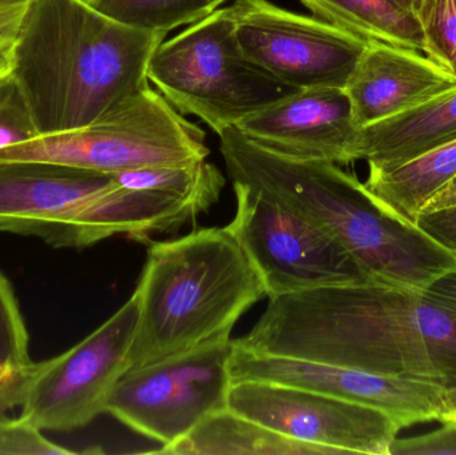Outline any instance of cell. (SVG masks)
<instances>
[{
    "label": "cell",
    "mask_w": 456,
    "mask_h": 455,
    "mask_svg": "<svg viewBox=\"0 0 456 455\" xmlns=\"http://www.w3.org/2000/svg\"><path fill=\"white\" fill-rule=\"evenodd\" d=\"M235 344L259 354L321 361L456 387V321L419 291L379 282L271 298Z\"/></svg>",
    "instance_id": "obj_1"
},
{
    "label": "cell",
    "mask_w": 456,
    "mask_h": 455,
    "mask_svg": "<svg viewBox=\"0 0 456 455\" xmlns=\"http://www.w3.org/2000/svg\"><path fill=\"white\" fill-rule=\"evenodd\" d=\"M166 35L114 20L88 0H32L10 75L39 135L93 125L150 87V61Z\"/></svg>",
    "instance_id": "obj_2"
},
{
    "label": "cell",
    "mask_w": 456,
    "mask_h": 455,
    "mask_svg": "<svg viewBox=\"0 0 456 455\" xmlns=\"http://www.w3.org/2000/svg\"><path fill=\"white\" fill-rule=\"evenodd\" d=\"M219 139L231 181L262 187L329 232L374 282L425 293L442 275L455 272L454 254L417 223L388 210L335 163L273 154L236 127Z\"/></svg>",
    "instance_id": "obj_3"
},
{
    "label": "cell",
    "mask_w": 456,
    "mask_h": 455,
    "mask_svg": "<svg viewBox=\"0 0 456 455\" xmlns=\"http://www.w3.org/2000/svg\"><path fill=\"white\" fill-rule=\"evenodd\" d=\"M135 294L130 370L230 338L241 315L267 297L227 227L152 243Z\"/></svg>",
    "instance_id": "obj_4"
},
{
    "label": "cell",
    "mask_w": 456,
    "mask_h": 455,
    "mask_svg": "<svg viewBox=\"0 0 456 455\" xmlns=\"http://www.w3.org/2000/svg\"><path fill=\"white\" fill-rule=\"evenodd\" d=\"M147 77L176 111L200 118L218 135L295 91L247 58L230 5L163 40Z\"/></svg>",
    "instance_id": "obj_5"
},
{
    "label": "cell",
    "mask_w": 456,
    "mask_h": 455,
    "mask_svg": "<svg viewBox=\"0 0 456 455\" xmlns=\"http://www.w3.org/2000/svg\"><path fill=\"white\" fill-rule=\"evenodd\" d=\"M208 155L205 131L151 87L93 125L0 150V160H37L103 174L202 162Z\"/></svg>",
    "instance_id": "obj_6"
},
{
    "label": "cell",
    "mask_w": 456,
    "mask_h": 455,
    "mask_svg": "<svg viewBox=\"0 0 456 455\" xmlns=\"http://www.w3.org/2000/svg\"><path fill=\"white\" fill-rule=\"evenodd\" d=\"M232 186L236 211L226 227L259 274L268 298L374 282L335 238L270 192L243 182Z\"/></svg>",
    "instance_id": "obj_7"
},
{
    "label": "cell",
    "mask_w": 456,
    "mask_h": 455,
    "mask_svg": "<svg viewBox=\"0 0 456 455\" xmlns=\"http://www.w3.org/2000/svg\"><path fill=\"white\" fill-rule=\"evenodd\" d=\"M231 338L131 369L119 379L106 413L133 429L173 445L208 417L227 408Z\"/></svg>",
    "instance_id": "obj_8"
},
{
    "label": "cell",
    "mask_w": 456,
    "mask_h": 455,
    "mask_svg": "<svg viewBox=\"0 0 456 455\" xmlns=\"http://www.w3.org/2000/svg\"><path fill=\"white\" fill-rule=\"evenodd\" d=\"M138 318V297L134 293L79 344L35 363L19 417L43 432H71L106 413L115 386L130 370Z\"/></svg>",
    "instance_id": "obj_9"
},
{
    "label": "cell",
    "mask_w": 456,
    "mask_h": 455,
    "mask_svg": "<svg viewBox=\"0 0 456 455\" xmlns=\"http://www.w3.org/2000/svg\"><path fill=\"white\" fill-rule=\"evenodd\" d=\"M230 10L247 58L292 90L345 88L370 45L316 16L268 0H235Z\"/></svg>",
    "instance_id": "obj_10"
},
{
    "label": "cell",
    "mask_w": 456,
    "mask_h": 455,
    "mask_svg": "<svg viewBox=\"0 0 456 455\" xmlns=\"http://www.w3.org/2000/svg\"><path fill=\"white\" fill-rule=\"evenodd\" d=\"M227 408L326 454L390 455L402 430L379 409L275 382H232Z\"/></svg>",
    "instance_id": "obj_11"
},
{
    "label": "cell",
    "mask_w": 456,
    "mask_h": 455,
    "mask_svg": "<svg viewBox=\"0 0 456 455\" xmlns=\"http://www.w3.org/2000/svg\"><path fill=\"white\" fill-rule=\"evenodd\" d=\"M231 384L265 381L289 385L385 411L401 429L439 421L446 406L447 389L436 382L380 376L321 361L259 354L233 341L230 358Z\"/></svg>",
    "instance_id": "obj_12"
},
{
    "label": "cell",
    "mask_w": 456,
    "mask_h": 455,
    "mask_svg": "<svg viewBox=\"0 0 456 455\" xmlns=\"http://www.w3.org/2000/svg\"><path fill=\"white\" fill-rule=\"evenodd\" d=\"M236 128L256 146L291 159L335 165L359 160L361 127L345 88L292 91L244 118Z\"/></svg>",
    "instance_id": "obj_13"
},
{
    "label": "cell",
    "mask_w": 456,
    "mask_h": 455,
    "mask_svg": "<svg viewBox=\"0 0 456 455\" xmlns=\"http://www.w3.org/2000/svg\"><path fill=\"white\" fill-rule=\"evenodd\" d=\"M456 87V77L426 53L370 43L345 90L363 128L415 109Z\"/></svg>",
    "instance_id": "obj_14"
},
{
    "label": "cell",
    "mask_w": 456,
    "mask_h": 455,
    "mask_svg": "<svg viewBox=\"0 0 456 455\" xmlns=\"http://www.w3.org/2000/svg\"><path fill=\"white\" fill-rule=\"evenodd\" d=\"M112 181V174L37 160H0V230L31 235Z\"/></svg>",
    "instance_id": "obj_15"
},
{
    "label": "cell",
    "mask_w": 456,
    "mask_h": 455,
    "mask_svg": "<svg viewBox=\"0 0 456 455\" xmlns=\"http://www.w3.org/2000/svg\"><path fill=\"white\" fill-rule=\"evenodd\" d=\"M456 138V87L415 109L361 128L359 160L387 170Z\"/></svg>",
    "instance_id": "obj_16"
},
{
    "label": "cell",
    "mask_w": 456,
    "mask_h": 455,
    "mask_svg": "<svg viewBox=\"0 0 456 455\" xmlns=\"http://www.w3.org/2000/svg\"><path fill=\"white\" fill-rule=\"evenodd\" d=\"M155 454L167 455H308L322 449L284 437L230 409L200 422L186 437L163 446Z\"/></svg>",
    "instance_id": "obj_17"
},
{
    "label": "cell",
    "mask_w": 456,
    "mask_h": 455,
    "mask_svg": "<svg viewBox=\"0 0 456 455\" xmlns=\"http://www.w3.org/2000/svg\"><path fill=\"white\" fill-rule=\"evenodd\" d=\"M454 178L456 138L396 167L370 170L364 186L388 210L417 223L426 203Z\"/></svg>",
    "instance_id": "obj_18"
},
{
    "label": "cell",
    "mask_w": 456,
    "mask_h": 455,
    "mask_svg": "<svg viewBox=\"0 0 456 455\" xmlns=\"http://www.w3.org/2000/svg\"><path fill=\"white\" fill-rule=\"evenodd\" d=\"M314 16L370 43L425 51L417 16L388 0H300Z\"/></svg>",
    "instance_id": "obj_19"
},
{
    "label": "cell",
    "mask_w": 456,
    "mask_h": 455,
    "mask_svg": "<svg viewBox=\"0 0 456 455\" xmlns=\"http://www.w3.org/2000/svg\"><path fill=\"white\" fill-rule=\"evenodd\" d=\"M104 15L134 28L168 32L214 12L210 0H88Z\"/></svg>",
    "instance_id": "obj_20"
},
{
    "label": "cell",
    "mask_w": 456,
    "mask_h": 455,
    "mask_svg": "<svg viewBox=\"0 0 456 455\" xmlns=\"http://www.w3.org/2000/svg\"><path fill=\"white\" fill-rule=\"evenodd\" d=\"M417 18L423 53L456 77V0H423Z\"/></svg>",
    "instance_id": "obj_21"
},
{
    "label": "cell",
    "mask_w": 456,
    "mask_h": 455,
    "mask_svg": "<svg viewBox=\"0 0 456 455\" xmlns=\"http://www.w3.org/2000/svg\"><path fill=\"white\" fill-rule=\"evenodd\" d=\"M39 136L28 104L10 74L0 77V150Z\"/></svg>",
    "instance_id": "obj_22"
},
{
    "label": "cell",
    "mask_w": 456,
    "mask_h": 455,
    "mask_svg": "<svg viewBox=\"0 0 456 455\" xmlns=\"http://www.w3.org/2000/svg\"><path fill=\"white\" fill-rule=\"evenodd\" d=\"M29 337L12 286L0 272V360L31 363Z\"/></svg>",
    "instance_id": "obj_23"
},
{
    "label": "cell",
    "mask_w": 456,
    "mask_h": 455,
    "mask_svg": "<svg viewBox=\"0 0 456 455\" xmlns=\"http://www.w3.org/2000/svg\"><path fill=\"white\" fill-rule=\"evenodd\" d=\"M67 455L77 451L61 448L23 418H8L0 421V455Z\"/></svg>",
    "instance_id": "obj_24"
},
{
    "label": "cell",
    "mask_w": 456,
    "mask_h": 455,
    "mask_svg": "<svg viewBox=\"0 0 456 455\" xmlns=\"http://www.w3.org/2000/svg\"><path fill=\"white\" fill-rule=\"evenodd\" d=\"M35 362L16 363L0 360V421L20 408L34 374Z\"/></svg>",
    "instance_id": "obj_25"
},
{
    "label": "cell",
    "mask_w": 456,
    "mask_h": 455,
    "mask_svg": "<svg viewBox=\"0 0 456 455\" xmlns=\"http://www.w3.org/2000/svg\"><path fill=\"white\" fill-rule=\"evenodd\" d=\"M444 427L419 437L396 438L390 455H456V425L442 422Z\"/></svg>",
    "instance_id": "obj_26"
},
{
    "label": "cell",
    "mask_w": 456,
    "mask_h": 455,
    "mask_svg": "<svg viewBox=\"0 0 456 455\" xmlns=\"http://www.w3.org/2000/svg\"><path fill=\"white\" fill-rule=\"evenodd\" d=\"M417 224L456 256V206L422 213L418 216Z\"/></svg>",
    "instance_id": "obj_27"
},
{
    "label": "cell",
    "mask_w": 456,
    "mask_h": 455,
    "mask_svg": "<svg viewBox=\"0 0 456 455\" xmlns=\"http://www.w3.org/2000/svg\"><path fill=\"white\" fill-rule=\"evenodd\" d=\"M32 0H0V48H10L18 37Z\"/></svg>",
    "instance_id": "obj_28"
},
{
    "label": "cell",
    "mask_w": 456,
    "mask_h": 455,
    "mask_svg": "<svg viewBox=\"0 0 456 455\" xmlns=\"http://www.w3.org/2000/svg\"><path fill=\"white\" fill-rule=\"evenodd\" d=\"M425 296L446 310L456 321V270L442 275L436 282L431 283L425 291Z\"/></svg>",
    "instance_id": "obj_29"
},
{
    "label": "cell",
    "mask_w": 456,
    "mask_h": 455,
    "mask_svg": "<svg viewBox=\"0 0 456 455\" xmlns=\"http://www.w3.org/2000/svg\"><path fill=\"white\" fill-rule=\"evenodd\" d=\"M454 206H456V178L452 179L447 186H444L441 191L436 192V194L426 203L422 213L444 210V208L454 207Z\"/></svg>",
    "instance_id": "obj_30"
},
{
    "label": "cell",
    "mask_w": 456,
    "mask_h": 455,
    "mask_svg": "<svg viewBox=\"0 0 456 455\" xmlns=\"http://www.w3.org/2000/svg\"><path fill=\"white\" fill-rule=\"evenodd\" d=\"M439 421L452 422L456 425V387L447 390L446 406H444V414Z\"/></svg>",
    "instance_id": "obj_31"
},
{
    "label": "cell",
    "mask_w": 456,
    "mask_h": 455,
    "mask_svg": "<svg viewBox=\"0 0 456 455\" xmlns=\"http://www.w3.org/2000/svg\"><path fill=\"white\" fill-rule=\"evenodd\" d=\"M388 2L395 5L396 8H399V10L403 11V12L417 16L423 0H388Z\"/></svg>",
    "instance_id": "obj_32"
},
{
    "label": "cell",
    "mask_w": 456,
    "mask_h": 455,
    "mask_svg": "<svg viewBox=\"0 0 456 455\" xmlns=\"http://www.w3.org/2000/svg\"><path fill=\"white\" fill-rule=\"evenodd\" d=\"M10 48H0V77H5V75L10 74Z\"/></svg>",
    "instance_id": "obj_33"
},
{
    "label": "cell",
    "mask_w": 456,
    "mask_h": 455,
    "mask_svg": "<svg viewBox=\"0 0 456 455\" xmlns=\"http://www.w3.org/2000/svg\"><path fill=\"white\" fill-rule=\"evenodd\" d=\"M226 2L227 0H210L211 10H218V8H221V5Z\"/></svg>",
    "instance_id": "obj_34"
}]
</instances>
